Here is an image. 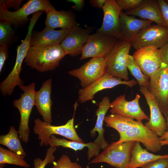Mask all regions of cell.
<instances>
[{
	"instance_id": "8",
	"label": "cell",
	"mask_w": 168,
	"mask_h": 168,
	"mask_svg": "<svg viewBox=\"0 0 168 168\" xmlns=\"http://www.w3.org/2000/svg\"><path fill=\"white\" fill-rule=\"evenodd\" d=\"M147 88L157 103L164 116L168 114V68L162 63L161 66L149 77Z\"/></svg>"
},
{
	"instance_id": "24",
	"label": "cell",
	"mask_w": 168,
	"mask_h": 168,
	"mask_svg": "<svg viewBox=\"0 0 168 168\" xmlns=\"http://www.w3.org/2000/svg\"><path fill=\"white\" fill-rule=\"evenodd\" d=\"M111 102L107 96L103 97L99 102L98 108L96 112L97 119L95 127L90 131L91 137L94 136L96 132L98 133V136L93 142L100 149L104 150L109 145L104 137L105 130L103 125L105 115L108 110L110 108Z\"/></svg>"
},
{
	"instance_id": "3",
	"label": "cell",
	"mask_w": 168,
	"mask_h": 168,
	"mask_svg": "<svg viewBox=\"0 0 168 168\" xmlns=\"http://www.w3.org/2000/svg\"><path fill=\"white\" fill-rule=\"evenodd\" d=\"M55 9L48 0H29L18 10L9 11L2 4H0V21L15 27L23 25L28 20L30 15L38 12H46Z\"/></svg>"
},
{
	"instance_id": "17",
	"label": "cell",
	"mask_w": 168,
	"mask_h": 168,
	"mask_svg": "<svg viewBox=\"0 0 168 168\" xmlns=\"http://www.w3.org/2000/svg\"><path fill=\"white\" fill-rule=\"evenodd\" d=\"M139 91L145 97L150 112L149 119L144 125L160 137L167 131L166 119L163 116L155 98L147 89L140 86Z\"/></svg>"
},
{
	"instance_id": "32",
	"label": "cell",
	"mask_w": 168,
	"mask_h": 168,
	"mask_svg": "<svg viewBox=\"0 0 168 168\" xmlns=\"http://www.w3.org/2000/svg\"><path fill=\"white\" fill-rule=\"evenodd\" d=\"M57 149L56 147L50 146L47 150L43 160L39 157L35 158L33 161L34 168H45L48 164L53 163L55 159L54 154Z\"/></svg>"
},
{
	"instance_id": "1",
	"label": "cell",
	"mask_w": 168,
	"mask_h": 168,
	"mask_svg": "<svg viewBox=\"0 0 168 168\" xmlns=\"http://www.w3.org/2000/svg\"><path fill=\"white\" fill-rule=\"evenodd\" d=\"M66 54L60 44L41 47L31 46L24 61L33 69L43 72L54 70Z\"/></svg>"
},
{
	"instance_id": "9",
	"label": "cell",
	"mask_w": 168,
	"mask_h": 168,
	"mask_svg": "<svg viewBox=\"0 0 168 168\" xmlns=\"http://www.w3.org/2000/svg\"><path fill=\"white\" fill-rule=\"evenodd\" d=\"M118 40L114 37L102 32H96L91 34L82 48L79 59L104 57L112 49Z\"/></svg>"
},
{
	"instance_id": "15",
	"label": "cell",
	"mask_w": 168,
	"mask_h": 168,
	"mask_svg": "<svg viewBox=\"0 0 168 168\" xmlns=\"http://www.w3.org/2000/svg\"><path fill=\"white\" fill-rule=\"evenodd\" d=\"M140 95L137 93L133 100L128 101L126 100L124 94L120 95L111 102L110 112L111 114L133 118L138 122H142L143 120H149V117L140 107Z\"/></svg>"
},
{
	"instance_id": "19",
	"label": "cell",
	"mask_w": 168,
	"mask_h": 168,
	"mask_svg": "<svg viewBox=\"0 0 168 168\" xmlns=\"http://www.w3.org/2000/svg\"><path fill=\"white\" fill-rule=\"evenodd\" d=\"M52 79L49 78L42 83L40 89L36 91L35 104L37 110L42 117L43 121L51 124L52 122L51 98Z\"/></svg>"
},
{
	"instance_id": "42",
	"label": "cell",
	"mask_w": 168,
	"mask_h": 168,
	"mask_svg": "<svg viewBox=\"0 0 168 168\" xmlns=\"http://www.w3.org/2000/svg\"><path fill=\"white\" fill-rule=\"evenodd\" d=\"M160 143L162 147L168 145V131H166L164 134L160 137Z\"/></svg>"
},
{
	"instance_id": "2",
	"label": "cell",
	"mask_w": 168,
	"mask_h": 168,
	"mask_svg": "<svg viewBox=\"0 0 168 168\" xmlns=\"http://www.w3.org/2000/svg\"><path fill=\"white\" fill-rule=\"evenodd\" d=\"M35 83L33 82L27 86L22 85L19 86L23 92L19 99L13 102L14 106L18 109L20 115L18 130L19 138L25 143H27L29 140L30 129L29 124L30 115L35 104Z\"/></svg>"
},
{
	"instance_id": "33",
	"label": "cell",
	"mask_w": 168,
	"mask_h": 168,
	"mask_svg": "<svg viewBox=\"0 0 168 168\" xmlns=\"http://www.w3.org/2000/svg\"><path fill=\"white\" fill-rule=\"evenodd\" d=\"M52 164L51 168H82L77 162H72L69 156L65 154H62L59 159Z\"/></svg>"
},
{
	"instance_id": "40",
	"label": "cell",
	"mask_w": 168,
	"mask_h": 168,
	"mask_svg": "<svg viewBox=\"0 0 168 168\" xmlns=\"http://www.w3.org/2000/svg\"><path fill=\"white\" fill-rule=\"evenodd\" d=\"M67 1L74 4V5L72 6V8L76 11H81L84 6L85 1L84 0H67Z\"/></svg>"
},
{
	"instance_id": "6",
	"label": "cell",
	"mask_w": 168,
	"mask_h": 168,
	"mask_svg": "<svg viewBox=\"0 0 168 168\" xmlns=\"http://www.w3.org/2000/svg\"><path fill=\"white\" fill-rule=\"evenodd\" d=\"M74 121L73 116L65 124L54 126L42 121L39 118L35 119L33 130L34 133L38 135V139L40 141V146L49 145L50 136L54 134L62 136L71 141L84 143L75 129Z\"/></svg>"
},
{
	"instance_id": "39",
	"label": "cell",
	"mask_w": 168,
	"mask_h": 168,
	"mask_svg": "<svg viewBox=\"0 0 168 168\" xmlns=\"http://www.w3.org/2000/svg\"><path fill=\"white\" fill-rule=\"evenodd\" d=\"M159 49L162 62L168 64V42Z\"/></svg>"
},
{
	"instance_id": "44",
	"label": "cell",
	"mask_w": 168,
	"mask_h": 168,
	"mask_svg": "<svg viewBox=\"0 0 168 168\" xmlns=\"http://www.w3.org/2000/svg\"><path fill=\"white\" fill-rule=\"evenodd\" d=\"M167 67H168V64H167Z\"/></svg>"
},
{
	"instance_id": "10",
	"label": "cell",
	"mask_w": 168,
	"mask_h": 168,
	"mask_svg": "<svg viewBox=\"0 0 168 168\" xmlns=\"http://www.w3.org/2000/svg\"><path fill=\"white\" fill-rule=\"evenodd\" d=\"M107 72L105 57L93 58L80 68L69 71V74L77 78L82 88L88 86Z\"/></svg>"
},
{
	"instance_id": "11",
	"label": "cell",
	"mask_w": 168,
	"mask_h": 168,
	"mask_svg": "<svg viewBox=\"0 0 168 168\" xmlns=\"http://www.w3.org/2000/svg\"><path fill=\"white\" fill-rule=\"evenodd\" d=\"M117 142L134 141L142 143L148 151L156 153L161 150L160 137L146 127L142 122H138L132 128L119 136Z\"/></svg>"
},
{
	"instance_id": "13",
	"label": "cell",
	"mask_w": 168,
	"mask_h": 168,
	"mask_svg": "<svg viewBox=\"0 0 168 168\" xmlns=\"http://www.w3.org/2000/svg\"><path fill=\"white\" fill-rule=\"evenodd\" d=\"M168 42V28L157 25H151L142 30L131 42L136 50L151 46L160 49Z\"/></svg>"
},
{
	"instance_id": "30",
	"label": "cell",
	"mask_w": 168,
	"mask_h": 168,
	"mask_svg": "<svg viewBox=\"0 0 168 168\" xmlns=\"http://www.w3.org/2000/svg\"><path fill=\"white\" fill-rule=\"evenodd\" d=\"M127 67L140 86L147 88L149 82V77L143 73L133 56L130 55L128 57Z\"/></svg>"
},
{
	"instance_id": "38",
	"label": "cell",
	"mask_w": 168,
	"mask_h": 168,
	"mask_svg": "<svg viewBox=\"0 0 168 168\" xmlns=\"http://www.w3.org/2000/svg\"><path fill=\"white\" fill-rule=\"evenodd\" d=\"M9 46L3 44L0 46V72H2L5 62L8 57V51Z\"/></svg>"
},
{
	"instance_id": "22",
	"label": "cell",
	"mask_w": 168,
	"mask_h": 168,
	"mask_svg": "<svg viewBox=\"0 0 168 168\" xmlns=\"http://www.w3.org/2000/svg\"><path fill=\"white\" fill-rule=\"evenodd\" d=\"M124 12L128 15L137 16L141 19L154 22L156 25L166 27L158 0H144L142 4L137 8Z\"/></svg>"
},
{
	"instance_id": "37",
	"label": "cell",
	"mask_w": 168,
	"mask_h": 168,
	"mask_svg": "<svg viewBox=\"0 0 168 168\" xmlns=\"http://www.w3.org/2000/svg\"><path fill=\"white\" fill-rule=\"evenodd\" d=\"M23 0H0V4H3L7 9L12 8L17 10L21 8Z\"/></svg>"
},
{
	"instance_id": "12",
	"label": "cell",
	"mask_w": 168,
	"mask_h": 168,
	"mask_svg": "<svg viewBox=\"0 0 168 168\" xmlns=\"http://www.w3.org/2000/svg\"><path fill=\"white\" fill-rule=\"evenodd\" d=\"M136 81L132 79L128 81L122 80L119 78L114 77L107 72L102 77L85 88L78 91V100L80 103L92 100L95 95L104 89L111 88L120 84L132 87L137 84Z\"/></svg>"
},
{
	"instance_id": "4",
	"label": "cell",
	"mask_w": 168,
	"mask_h": 168,
	"mask_svg": "<svg viewBox=\"0 0 168 168\" xmlns=\"http://www.w3.org/2000/svg\"><path fill=\"white\" fill-rule=\"evenodd\" d=\"M135 142H112L91 162H105L116 168H127L130 161Z\"/></svg>"
},
{
	"instance_id": "36",
	"label": "cell",
	"mask_w": 168,
	"mask_h": 168,
	"mask_svg": "<svg viewBox=\"0 0 168 168\" xmlns=\"http://www.w3.org/2000/svg\"><path fill=\"white\" fill-rule=\"evenodd\" d=\"M161 14L166 26L168 28V3L164 0H158Z\"/></svg>"
},
{
	"instance_id": "21",
	"label": "cell",
	"mask_w": 168,
	"mask_h": 168,
	"mask_svg": "<svg viewBox=\"0 0 168 168\" xmlns=\"http://www.w3.org/2000/svg\"><path fill=\"white\" fill-rule=\"evenodd\" d=\"M71 30H55L45 26L41 31L32 33L30 46L44 47L59 44Z\"/></svg>"
},
{
	"instance_id": "27",
	"label": "cell",
	"mask_w": 168,
	"mask_h": 168,
	"mask_svg": "<svg viewBox=\"0 0 168 168\" xmlns=\"http://www.w3.org/2000/svg\"><path fill=\"white\" fill-rule=\"evenodd\" d=\"M133 118L117 114H111L105 116L104 121L107 127L117 131L120 136L132 128L137 123Z\"/></svg>"
},
{
	"instance_id": "28",
	"label": "cell",
	"mask_w": 168,
	"mask_h": 168,
	"mask_svg": "<svg viewBox=\"0 0 168 168\" xmlns=\"http://www.w3.org/2000/svg\"><path fill=\"white\" fill-rule=\"evenodd\" d=\"M0 144L18 155L25 156L26 155L21 144L18 131L13 126H10L7 134L0 136Z\"/></svg>"
},
{
	"instance_id": "5",
	"label": "cell",
	"mask_w": 168,
	"mask_h": 168,
	"mask_svg": "<svg viewBox=\"0 0 168 168\" xmlns=\"http://www.w3.org/2000/svg\"><path fill=\"white\" fill-rule=\"evenodd\" d=\"M43 12V11H39L32 14L30 19L26 35L21 44L17 46V54L14 67L10 73L3 81L4 85L9 89H14L16 86H19L24 84L23 81L20 77L22 69V64L31 47V37L33 29Z\"/></svg>"
},
{
	"instance_id": "25",
	"label": "cell",
	"mask_w": 168,
	"mask_h": 168,
	"mask_svg": "<svg viewBox=\"0 0 168 168\" xmlns=\"http://www.w3.org/2000/svg\"><path fill=\"white\" fill-rule=\"evenodd\" d=\"M49 145L56 147L61 146L64 148H71L75 151L82 150L85 147H87L88 148L87 156L89 161L93 157L98 156L100 150L93 142L84 143L69 141L64 138H57L54 135L50 136Z\"/></svg>"
},
{
	"instance_id": "35",
	"label": "cell",
	"mask_w": 168,
	"mask_h": 168,
	"mask_svg": "<svg viewBox=\"0 0 168 168\" xmlns=\"http://www.w3.org/2000/svg\"><path fill=\"white\" fill-rule=\"evenodd\" d=\"M141 168H168V157L152 161L143 166Z\"/></svg>"
},
{
	"instance_id": "26",
	"label": "cell",
	"mask_w": 168,
	"mask_h": 168,
	"mask_svg": "<svg viewBox=\"0 0 168 168\" xmlns=\"http://www.w3.org/2000/svg\"><path fill=\"white\" fill-rule=\"evenodd\" d=\"M168 157V154L156 155L149 152L141 147L140 142L135 141L133 144L132 156L127 168L141 167L145 164L157 159Z\"/></svg>"
},
{
	"instance_id": "34",
	"label": "cell",
	"mask_w": 168,
	"mask_h": 168,
	"mask_svg": "<svg viewBox=\"0 0 168 168\" xmlns=\"http://www.w3.org/2000/svg\"><path fill=\"white\" fill-rule=\"evenodd\" d=\"M144 0H116L118 4L122 10L129 11L137 8L143 3Z\"/></svg>"
},
{
	"instance_id": "41",
	"label": "cell",
	"mask_w": 168,
	"mask_h": 168,
	"mask_svg": "<svg viewBox=\"0 0 168 168\" xmlns=\"http://www.w3.org/2000/svg\"><path fill=\"white\" fill-rule=\"evenodd\" d=\"M106 0H90V4L95 7L102 9Z\"/></svg>"
},
{
	"instance_id": "29",
	"label": "cell",
	"mask_w": 168,
	"mask_h": 168,
	"mask_svg": "<svg viewBox=\"0 0 168 168\" xmlns=\"http://www.w3.org/2000/svg\"><path fill=\"white\" fill-rule=\"evenodd\" d=\"M25 157L0 147V164H12L28 168L30 165L24 160Z\"/></svg>"
},
{
	"instance_id": "18",
	"label": "cell",
	"mask_w": 168,
	"mask_h": 168,
	"mask_svg": "<svg viewBox=\"0 0 168 168\" xmlns=\"http://www.w3.org/2000/svg\"><path fill=\"white\" fill-rule=\"evenodd\" d=\"M91 32V29L83 28L78 24L72 28L60 44L66 55L75 57L81 54Z\"/></svg>"
},
{
	"instance_id": "16",
	"label": "cell",
	"mask_w": 168,
	"mask_h": 168,
	"mask_svg": "<svg viewBox=\"0 0 168 168\" xmlns=\"http://www.w3.org/2000/svg\"><path fill=\"white\" fill-rule=\"evenodd\" d=\"M143 73L150 77L161 65L159 49L149 46L136 50L132 55Z\"/></svg>"
},
{
	"instance_id": "23",
	"label": "cell",
	"mask_w": 168,
	"mask_h": 168,
	"mask_svg": "<svg viewBox=\"0 0 168 168\" xmlns=\"http://www.w3.org/2000/svg\"><path fill=\"white\" fill-rule=\"evenodd\" d=\"M45 21V26L52 29L60 28L62 29L71 30L77 25L74 13L71 11H58L55 9L47 11Z\"/></svg>"
},
{
	"instance_id": "14",
	"label": "cell",
	"mask_w": 168,
	"mask_h": 168,
	"mask_svg": "<svg viewBox=\"0 0 168 168\" xmlns=\"http://www.w3.org/2000/svg\"><path fill=\"white\" fill-rule=\"evenodd\" d=\"M102 9L103 22L96 32L104 33L118 40H122L120 15L122 10L115 0H106Z\"/></svg>"
},
{
	"instance_id": "31",
	"label": "cell",
	"mask_w": 168,
	"mask_h": 168,
	"mask_svg": "<svg viewBox=\"0 0 168 168\" xmlns=\"http://www.w3.org/2000/svg\"><path fill=\"white\" fill-rule=\"evenodd\" d=\"M15 33L12 26L8 23L0 21V46L9 45L14 41Z\"/></svg>"
},
{
	"instance_id": "7",
	"label": "cell",
	"mask_w": 168,
	"mask_h": 168,
	"mask_svg": "<svg viewBox=\"0 0 168 168\" xmlns=\"http://www.w3.org/2000/svg\"><path fill=\"white\" fill-rule=\"evenodd\" d=\"M131 46V42L123 40L117 41L105 56L107 72L114 77L129 81L127 63Z\"/></svg>"
},
{
	"instance_id": "43",
	"label": "cell",
	"mask_w": 168,
	"mask_h": 168,
	"mask_svg": "<svg viewBox=\"0 0 168 168\" xmlns=\"http://www.w3.org/2000/svg\"><path fill=\"white\" fill-rule=\"evenodd\" d=\"M166 124H167V131H168V114L167 117L166 118Z\"/></svg>"
},
{
	"instance_id": "20",
	"label": "cell",
	"mask_w": 168,
	"mask_h": 168,
	"mask_svg": "<svg viewBox=\"0 0 168 168\" xmlns=\"http://www.w3.org/2000/svg\"><path fill=\"white\" fill-rule=\"evenodd\" d=\"M152 22L149 20L138 19L122 11L120 15L122 40L131 42L142 30L151 26Z\"/></svg>"
}]
</instances>
